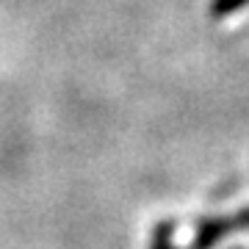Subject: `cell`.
Segmentation results:
<instances>
[{"instance_id":"cell-1","label":"cell","mask_w":249,"mask_h":249,"mask_svg":"<svg viewBox=\"0 0 249 249\" xmlns=\"http://www.w3.org/2000/svg\"><path fill=\"white\" fill-rule=\"evenodd\" d=\"M227 232H232L230 216H205L196 222V235L188 249H216Z\"/></svg>"},{"instance_id":"cell-2","label":"cell","mask_w":249,"mask_h":249,"mask_svg":"<svg viewBox=\"0 0 249 249\" xmlns=\"http://www.w3.org/2000/svg\"><path fill=\"white\" fill-rule=\"evenodd\" d=\"M244 6H249V0H213L208 6V14H211V19H224V17H232Z\"/></svg>"},{"instance_id":"cell-3","label":"cell","mask_w":249,"mask_h":249,"mask_svg":"<svg viewBox=\"0 0 249 249\" xmlns=\"http://www.w3.org/2000/svg\"><path fill=\"white\" fill-rule=\"evenodd\" d=\"M172 235H175V224L172 222H158L155 230H152L150 249H178L175 244H172Z\"/></svg>"},{"instance_id":"cell-4","label":"cell","mask_w":249,"mask_h":249,"mask_svg":"<svg viewBox=\"0 0 249 249\" xmlns=\"http://www.w3.org/2000/svg\"><path fill=\"white\" fill-rule=\"evenodd\" d=\"M230 227L232 230H249V208H241L238 213L230 216Z\"/></svg>"},{"instance_id":"cell-5","label":"cell","mask_w":249,"mask_h":249,"mask_svg":"<svg viewBox=\"0 0 249 249\" xmlns=\"http://www.w3.org/2000/svg\"><path fill=\"white\" fill-rule=\"evenodd\" d=\"M232 249H244V247H232Z\"/></svg>"}]
</instances>
